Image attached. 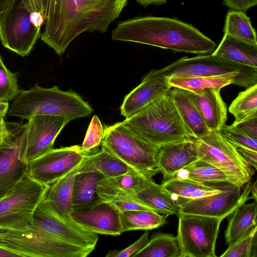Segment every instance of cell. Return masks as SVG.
<instances>
[{"label":"cell","mask_w":257,"mask_h":257,"mask_svg":"<svg viewBox=\"0 0 257 257\" xmlns=\"http://www.w3.org/2000/svg\"><path fill=\"white\" fill-rule=\"evenodd\" d=\"M44 18L42 40L58 55L80 34L107 31L127 0H28Z\"/></svg>","instance_id":"cell-1"},{"label":"cell","mask_w":257,"mask_h":257,"mask_svg":"<svg viewBox=\"0 0 257 257\" xmlns=\"http://www.w3.org/2000/svg\"><path fill=\"white\" fill-rule=\"evenodd\" d=\"M112 39L149 45L177 52L211 54L216 44L193 26L167 17H136L118 23Z\"/></svg>","instance_id":"cell-2"},{"label":"cell","mask_w":257,"mask_h":257,"mask_svg":"<svg viewBox=\"0 0 257 257\" xmlns=\"http://www.w3.org/2000/svg\"><path fill=\"white\" fill-rule=\"evenodd\" d=\"M171 89L122 121L137 136L158 147L193 139L176 107Z\"/></svg>","instance_id":"cell-3"},{"label":"cell","mask_w":257,"mask_h":257,"mask_svg":"<svg viewBox=\"0 0 257 257\" xmlns=\"http://www.w3.org/2000/svg\"><path fill=\"white\" fill-rule=\"evenodd\" d=\"M93 109L76 92L63 91L57 86L44 88L36 84L20 91L11 104L9 116L28 119L39 114L60 116L71 120L88 117Z\"/></svg>","instance_id":"cell-4"},{"label":"cell","mask_w":257,"mask_h":257,"mask_svg":"<svg viewBox=\"0 0 257 257\" xmlns=\"http://www.w3.org/2000/svg\"><path fill=\"white\" fill-rule=\"evenodd\" d=\"M151 72L167 78L190 76L224 77L235 80L234 85L249 87L257 84V68L221 58L213 54L182 57L160 69Z\"/></svg>","instance_id":"cell-5"},{"label":"cell","mask_w":257,"mask_h":257,"mask_svg":"<svg viewBox=\"0 0 257 257\" xmlns=\"http://www.w3.org/2000/svg\"><path fill=\"white\" fill-rule=\"evenodd\" d=\"M100 145L102 149L147 177L152 178L159 172V147L141 139L122 121L104 128Z\"/></svg>","instance_id":"cell-6"},{"label":"cell","mask_w":257,"mask_h":257,"mask_svg":"<svg viewBox=\"0 0 257 257\" xmlns=\"http://www.w3.org/2000/svg\"><path fill=\"white\" fill-rule=\"evenodd\" d=\"M0 247L19 257H86L93 250L55 238L31 226L23 229L0 227Z\"/></svg>","instance_id":"cell-7"},{"label":"cell","mask_w":257,"mask_h":257,"mask_svg":"<svg viewBox=\"0 0 257 257\" xmlns=\"http://www.w3.org/2000/svg\"><path fill=\"white\" fill-rule=\"evenodd\" d=\"M194 140L200 158L224 172L232 184L241 188L250 181L255 170L220 132L210 131Z\"/></svg>","instance_id":"cell-8"},{"label":"cell","mask_w":257,"mask_h":257,"mask_svg":"<svg viewBox=\"0 0 257 257\" xmlns=\"http://www.w3.org/2000/svg\"><path fill=\"white\" fill-rule=\"evenodd\" d=\"M47 186L25 174L9 193L0 199V227L23 229L31 226Z\"/></svg>","instance_id":"cell-9"},{"label":"cell","mask_w":257,"mask_h":257,"mask_svg":"<svg viewBox=\"0 0 257 257\" xmlns=\"http://www.w3.org/2000/svg\"><path fill=\"white\" fill-rule=\"evenodd\" d=\"M28 0H12L0 16V41L3 46L19 55L28 56L38 39L41 29L31 21Z\"/></svg>","instance_id":"cell-10"},{"label":"cell","mask_w":257,"mask_h":257,"mask_svg":"<svg viewBox=\"0 0 257 257\" xmlns=\"http://www.w3.org/2000/svg\"><path fill=\"white\" fill-rule=\"evenodd\" d=\"M178 216L181 257H216L215 245L222 219L198 215Z\"/></svg>","instance_id":"cell-11"},{"label":"cell","mask_w":257,"mask_h":257,"mask_svg":"<svg viewBox=\"0 0 257 257\" xmlns=\"http://www.w3.org/2000/svg\"><path fill=\"white\" fill-rule=\"evenodd\" d=\"M10 134L0 144V199L9 193L27 173L25 152V124L7 122Z\"/></svg>","instance_id":"cell-12"},{"label":"cell","mask_w":257,"mask_h":257,"mask_svg":"<svg viewBox=\"0 0 257 257\" xmlns=\"http://www.w3.org/2000/svg\"><path fill=\"white\" fill-rule=\"evenodd\" d=\"M246 184L242 192L241 187L224 183L222 190L216 194L193 199L177 197L179 215H203L223 220L249 199L251 184L250 181Z\"/></svg>","instance_id":"cell-13"},{"label":"cell","mask_w":257,"mask_h":257,"mask_svg":"<svg viewBox=\"0 0 257 257\" xmlns=\"http://www.w3.org/2000/svg\"><path fill=\"white\" fill-rule=\"evenodd\" d=\"M55 238L94 250L98 234L56 214L43 200L36 207L31 226Z\"/></svg>","instance_id":"cell-14"},{"label":"cell","mask_w":257,"mask_h":257,"mask_svg":"<svg viewBox=\"0 0 257 257\" xmlns=\"http://www.w3.org/2000/svg\"><path fill=\"white\" fill-rule=\"evenodd\" d=\"M91 154L83 152L78 145L53 149L28 163L27 174L48 185L69 173Z\"/></svg>","instance_id":"cell-15"},{"label":"cell","mask_w":257,"mask_h":257,"mask_svg":"<svg viewBox=\"0 0 257 257\" xmlns=\"http://www.w3.org/2000/svg\"><path fill=\"white\" fill-rule=\"evenodd\" d=\"M71 119L57 115L33 116L25 123V155L29 163L54 149L55 139Z\"/></svg>","instance_id":"cell-16"},{"label":"cell","mask_w":257,"mask_h":257,"mask_svg":"<svg viewBox=\"0 0 257 257\" xmlns=\"http://www.w3.org/2000/svg\"><path fill=\"white\" fill-rule=\"evenodd\" d=\"M120 211L110 203L102 201L72 209L73 221L97 234L118 235L122 233Z\"/></svg>","instance_id":"cell-17"},{"label":"cell","mask_w":257,"mask_h":257,"mask_svg":"<svg viewBox=\"0 0 257 257\" xmlns=\"http://www.w3.org/2000/svg\"><path fill=\"white\" fill-rule=\"evenodd\" d=\"M171 88L167 78L156 76L150 71L141 83L124 97L120 107L121 114L125 118L133 116Z\"/></svg>","instance_id":"cell-18"},{"label":"cell","mask_w":257,"mask_h":257,"mask_svg":"<svg viewBox=\"0 0 257 257\" xmlns=\"http://www.w3.org/2000/svg\"><path fill=\"white\" fill-rule=\"evenodd\" d=\"M194 139L164 145L159 147L158 168L163 181L171 179L180 170L200 159Z\"/></svg>","instance_id":"cell-19"},{"label":"cell","mask_w":257,"mask_h":257,"mask_svg":"<svg viewBox=\"0 0 257 257\" xmlns=\"http://www.w3.org/2000/svg\"><path fill=\"white\" fill-rule=\"evenodd\" d=\"M220 91V89L213 88L187 91L210 131L220 132L227 119V106L222 98Z\"/></svg>","instance_id":"cell-20"},{"label":"cell","mask_w":257,"mask_h":257,"mask_svg":"<svg viewBox=\"0 0 257 257\" xmlns=\"http://www.w3.org/2000/svg\"><path fill=\"white\" fill-rule=\"evenodd\" d=\"M79 166L48 185L43 197V200L56 214L70 221H72L70 215L73 185Z\"/></svg>","instance_id":"cell-21"},{"label":"cell","mask_w":257,"mask_h":257,"mask_svg":"<svg viewBox=\"0 0 257 257\" xmlns=\"http://www.w3.org/2000/svg\"><path fill=\"white\" fill-rule=\"evenodd\" d=\"M172 88L170 92L173 101L191 137L196 139L208 134L210 131L188 92Z\"/></svg>","instance_id":"cell-22"},{"label":"cell","mask_w":257,"mask_h":257,"mask_svg":"<svg viewBox=\"0 0 257 257\" xmlns=\"http://www.w3.org/2000/svg\"><path fill=\"white\" fill-rule=\"evenodd\" d=\"M134 197L153 211L168 216L180 214L177 197L167 191L152 179Z\"/></svg>","instance_id":"cell-23"},{"label":"cell","mask_w":257,"mask_h":257,"mask_svg":"<svg viewBox=\"0 0 257 257\" xmlns=\"http://www.w3.org/2000/svg\"><path fill=\"white\" fill-rule=\"evenodd\" d=\"M211 54L236 64L257 68V46L226 34Z\"/></svg>","instance_id":"cell-24"},{"label":"cell","mask_w":257,"mask_h":257,"mask_svg":"<svg viewBox=\"0 0 257 257\" xmlns=\"http://www.w3.org/2000/svg\"><path fill=\"white\" fill-rule=\"evenodd\" d=\"M135 170L103 149L85 157L77 173L96 172L106 177H114Z\"/></svg>","instance_id":"cell-25"},{"label":"cell","mask_w":257,"mask_h":257,"mask_svg":"<svg viewBox=\"0 0 257 257\" xmlns=\"http://www.w3.org/2000/svg\"><path fill=\"white\" fill-rule=\"evenodd\" d=\"M231 214L225 231V238L228 245L235 242L256 225V201L249 204L242 203Z\"/></svg>","instance_id":"cell-26"},{"label":"cell","mask_w":257,"mask_h":257,"mask_svg":"<svg viewBox=\"0 0 257 257\" xmlns=\"http://www.w3.org/2000/svg\"><path fill=\"white\" fill-rule=\"evenodd\" d=\"M103 176L96 172L77 173L73 182L72 210L94 204L101 201L96 192Z\"/></svg>","instance_id":"cell-27"},{"label":"cell","mask_w":257,"mask_h":257,"mask_svg":"<svg viewBox=\"0 0 257 257\" xmlns=\"http://www.w3.org/2000/svg\"><path fill=\"white\" fill-rule=\"evenodd\" d=\"M224 183L209 185L173 177L163 181L161 185L167 191L177 197L193 199L221 192Z\"/></svg>","instance_id":"cell-28"},{"label":"cell","mask_w":257,"mask_h":257,"mask_svg":"<svg viewBox=\"0 0 257 257\" xmlns=\"http://www.w3.org/2000/svg\"><path fill=\"white\" fill-rule=\"evenodd\" d=\"M174 177L200 183L232 184L231 180L224 172L201 159L179 171Z\"/></svg>","instance_id":"cell-29"},{"label":"cell","mask_w":257,"mask_h":257,"mask_svg":"<svg viewBox=\"0 0 257 257\" xmlns=\"http://www.w3.org/2000/svg\"><path fill=\"white\" fill-rule=\"evenodd\" d=\"M102 178L96 187V192L102 201L110 203L120 212L131 210L153 211L133 195L106 183Z\"/></svg>","instance_id":"cell-30"},{"label":"cell","mask_w":257,"mask_h":257,"mask_svg":"<svg viewBox=\"0 0 257 257\" xmlns=\"http://www.w3.org/2000/svg\"><path fill=\"white\" fill-rule=\"evenodd\" d=\"M177 236L165 233L155 234L147 244L132 257H181Z\"/></svg>","instance_id":"cell-31"},{"label":"cell","mask_w":257,"mask_h":257,"mask_svg":"<svg viewBox=\"0 0 257 257\" xmlns=\"http://www.w3.org/2000/svg\"><path fill=\"white\" fill-rule=\"evenodd\" d=\"M167 216L154 211L131 210L120 212L122 233L136 230H152L165 224Z\"/></svg>","instance_id":"cell-32"},{"label":"cell","mask_w":257,"mask_h":257,"mask_svg":"<svg viewBox=\"0 0 257 257\" xmlns=\"http://www.w3.org/2000/svg\"><path fill=\"white\" fill-rule=\"evenodd\" d=\"M224 34L257 46L256 32L245 12L230 10L225 17Z\"/></svg>","instance_id":"cell-33"},{"label":"cell","mask_w":257,"mask_h":257,"mask_svg":"<svg viewBox=\"0 0 257 257\" xmlns=\"http://www.w3.org/2000/svg\"><path fill=\"white\" fill-rule=\"evenodd\" d=\"M168 79L172 88L175 87L190 91L207 88L221 89L228 85L235 84L234 79L224 77L190 76Z\"/></svg>","instance_id":"cell-34"},{"label":"cell","mask_w":257,"mask_h":257,"mask_svg":"<svg viewBox=\"0 0 257 257\" xmlns=\"http://www.w3.org/2000/svg\"><path fill=\"white\" fill-rule=\"evenodd\" d=\"M228 110L234 116L235 121L257 116V84L240 92Z\"/></svg>","instance_id":"cell-35"},{"label":"cell","mask_w":257,"mask_h":257,"mask_svg":"<svg viewBox=\"0 0 257 257\" xmlns=\"http://www.w3.org/2000/svg\"><path fill=\"white\" fill-rule=\"evenodd\" d=\"M152 178L147 177L136 170L114 177L103 176L106 183L134 195L143 189Z\"/></svg>","instance_id":"cell-36"},{"label":"cell","mask_w":257,"mask_h":257,"mask_svg":"<svg viewBox=\"0 0 257 257\" xmlns=\"http://www.w3.org/2000/svg\"><path fill=\"white\" fill-rule=\"evenodd\" d=\"M20 91L17 75L7 68L0 55V101L14 100Z\"/></svg>","instance_id":"cell-37"},{"label":"cell","mask_w":257,"mask_h":257,"mask_svg":"<svg viewBox=\"0 0 257 257\" xmlns=\"http://www.w3.org/2000/svg\"><path fill=\"white\" fill-rule=\"evenodd\" d=\"M257 225L235 242L228 245L221 257H251L253 240L256 237Z\"/></svg>","instance_id":"cell-38"},{"label":"cell","mask_w":257,"mask_h":257,"mask_svg":"<svg viewBox=\"0 0 257 257\" xmlns=\"http://www.w3.org/2000/svg\"><path fill=\"white\" fill-rule=\"evenodd\" d=\"M104 129L101 122L96 115H94L87 128L84 141L80 146L81 150L85 153H91L99 146L103 136Z\"/></svg>","instance_id":"cell-39"},{"label":"cell","mask_w":257,"mask_h":257,"mask_svg":"<svg viewBox=\"0 0 257 257\" xmlns=\"http://www.w3.org/2000/svg\"><path fill=\"white\" fill-rule=\"evenodd\" d=\"M220 132L236 148H242L257 152V138L233 130L226 124Z\"/></svg>","instance_id":"cell-40"},{"label":"cell","mask_w":257,"mask_h":257,"mask_svg":"<svg viewBox=\"0 0 257 257\" xmlns=\"http://www.w3.org/2000/svg\"><path fill=\"white\" fill-rule=\"evenodd\" d=\"M149 232L146 231L141 237L127 247L120 250H111L106 255V257H129L132 256L137 252L143 248L149 241Z\"/></svg>","instance_id":"cell-41"},{"label":"cell","mask_w":257,"mask_h":257,"mask_svg":"<svg viewBox=\"0 0 257 257\" xmlns=\"http://www.w3.org/2000/svg\"><path fill=\"white\" fill-rule=\"evenodd\" d=\"M229 127L248 136L257 138V116L240 121H235Z\"/></svg>","instance_id":"cell-42"},{"label":"cell","mask_w":257,"mask_h":257,"mask_svg":"<svg viewBox=\"0 0 257 257\" xmlns=\"http://www.w3.org/2000/svg\"><path fill=\"white\" fill-rule=\"evenodd\" d=\"M223 4L232 10L245 12L257 5V0H223Z\"/></svg>","instance_id":"cell-43"},{"label":"cell","mask_w":257,"mask_h":257,"mask_svg":"<svg viewBox=\"0 0 257 257\" xmlns=\"http://www.w3.org/2000/svg\"><path fill=\"white\" fill-rule=\"evenodd\" d=\"M239 154L254 170L257 169V152L242 148H236Z\"/></svg>","instance_id":"cell-44"},{"label":"cell","mask_w":257,"mask_h":257,"mask_svg":"<svg viewBox=\"0 0 257 257\" xmlns=\"http://www.w3.org/2000/svg\"><path fill=\"white\" fill-rule=\"evenodd\" d=\"M31 21L33 25L38 28L41 29L44 24V18L40 12L31 10Z\"/></svg>","instance_id":"cell-45"},{"label":"cell","mask_w":257,"mask_h":257,"mask_svg":"<svg viewBox=\"0 0 257 257\" xmlns=\"http://www.w3.org/2000/svg\"><path fill=\"white\" fill-rule=\"evenodd\" d=\"M10 132L4 117L0 116V140H4L9 135Z\"/></svg>","instance_id":"cell-46"},{"label":"cell","mask_w":257,"mask_h":257,"mask_svg":"<svg viewBox=\"0 0 257 257\" xmlns=\"http://www.w3.org/2000/svg\"><path fill=\"white\" fill-rule=\"evenodd\" d=\"M137 2L144 7L150 5H160L167 3L168 0H136Z\"/></svg>","instance_id":"cell-47"},{"label":"cell","mask_w":257,"mask_h":257,"mask_svg":"<svg viewBox=\"0 0 257 257\" xmlns=\"http://www.w3.org/2000/svg\"><path fill=\"white\" fill-rule=\"evenodd\" d=\"M9 110L8 102L0 101V116L5 117Z\"/></svg>","instance_id":"cell-48"},{"label":"cell","mask_w":257,"mask_h":257,"mask_svg":"<svg viewBox=\"0 0 257 257\" xmlns=\"http://www.w3.org/2000/svg\"><path fill=\"white\" fill-rule=\"evenodd\" d=\"M9 256L18 257V255L17 254H16L7 249H5V248L0 247V257H9Z\"/></svg>","instance_id":"cell-49"},{"label":"cell","mask_w":257,"mask_h":257,"mask_svg":"<svg viewBox=\"0 0 257 257\" xmlns=\"http://www.w3.org/2000/svg\"><path fill=\"white\" fill-rule=\"evenodd\" d=\"M12 0H0V16L7 9Z\"/></svg>","instance_id":"cell-50"},{"label":"cell","mask_w":257,"mask_h":257,"mask_svg":"<svg viewBox=\"0 0 257 257\" xmlns=\"http://www.w3.org/2000/svg\"><path fill=\"white\" fill-rule=\"evenodd\" d=\"M250 193L252 195L249 196V199H253L255 201H256V181L251 185Z\"/></svg>","instance_id":"cell-51"},{"label":"cell","mask_w":257,"mask_h":257,"mask_svg":"<svg viewBox=\"0 0 257 257\" xmlns=\"http://www.w3.org/2000/svg\"><path fill=\"white\" fill-rule=\"evenodd\" d=\"M2 140H0V144L2 143V142L3 141Z\"/></svg>","instance_id":"cell-52"}]
</instances>
